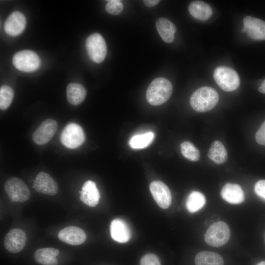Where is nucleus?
I'll return each instance as SVG.
<instances>
[{
	"instance_id": "1",
	"label": "nucleus",
	"mask_w": 265,
	"mask_h": 265,
	"mask_svg": "<svg viewBox=\"0 0 265 265\" xmlns=\"http://www.w3.org/2000/svg\"><path fill=\"white\" fill-rule=\"evenodd\" d=\"M218 100V94L214 88L203 86L193 93L190 98V104L196 111L204 112L212 109Z\"/></svg>"
},
{
	"instance_id": "2",
	"label": "nucleus",
	"mask_w": 265,
	"mask_h": 265,
	"mask_svg": "<svg viewBox=\"0 0 265 265\" xmlns=\"http://www.w3.org/2000/svg\"><path fill=\"white\" fill-rule=\"evenodd\" d=\"M172 90V85L169 80L164 78H156L147 89V101L153 106L162 105L170 98Z\"/></svg>"
},
{
	"instance_id": "3",
	"label": "nucleus",
	"mask_w": 265,
	"mask_h": 265,
	"mask_svg": "<svg viewBox=\"0 0 265 265\" xmlns=\"http://www.w3.org/2000/svg\"><path fill=\"white\" fill-rule=\"evenodd\" d=\"M213 78L218 85L225 91H234L240 84L238 73L232 68L225 66H220L214 69Z\"/></svg>"
},
{
	"instance_id": "4",
	"label": "nucleus",
	"mask_w": 265,
	"mask_h": 265,
	"mask_svg": "<svg viewBox=\"0 0 265 265\" xmlns=\"http://www.w3.org/2000/svg\"><path fill=\"white\" fill-rule=\"evenodd\" d=\"M230 237L228 225L223 221H218L209 227L205 235V241L209 245L219 247L226 244Z\"/></svg>"
},
{
	"instance_id": "5",
	"label": "nucleus",
	"mask_w": 265,
	"mask_h": 265,
	"mask_svg": "<svg viewBox=\"0 0 265 265\" xmlns=\"http://www.w3.org/2000/svg\"><path fill=\"white\" fill-rule=\"evenodd\" d=\"M13 64L18 70L24 72H32L40 66L39 56L33 51L25 50L16 53L13 57Z\"/></svg>"
},
{
	"instance_id": "6",
	"label": "nucleus",
	"mask_w": 265,
	"mask_h": 265,
	"mask_svg": "<svg viewBox=\"0 0 265 265\" xmlns=\"http://www.w3.org/2000/svg\"><path fill=\"white\" fill-rule=\"evenodd\" d=\"M85 48L90 58L100 63L105 59L107 52L106 45L103 37L98 33L90 35L86 39Z\"/></svg>"
},
{
	"instance_id": "7",
	"label": "nucleus",
	"mask_w": 265,
	"mask_h": 265,
	"mask_svg": "<svg viewBox=\"0 0 265 265\" xmlns=\"http://www.w3.org/2000/svg\"><path fill=\"white\" fill-rule=\"evenodd\" d=\"M85 141V134L82 128L75 123L68 124L60 134V141L68 148L75 149Z\"/></svg>"
},
{
	"instance_id": "8",
	"label": "nucleus",
	"mask_w": 265,
	"mask_h": 265,
	"mask_svg": "<svg viewBox=\"0 0 265 265\" xmlns=\"http://www.w3.org/2000/svg\"><path fill=\"white\" fill-rule=\"evenodd\" d=\"M4 189L10 200L13 202H24L30 197L27 185L17 177L8 179L4 184Z\"/></svg>"
},
{
	"instance_id": "9",
	"label": "nucleus",
	"mask_w": 265,
	"mask_h": 265,
	"mask_svg": "<svg viewBox=\"0 0 265 265\" xmlns=\"http://www.w3.org/2000/svg\"><path fill=\"white\" fill-rule=\"evenodd\" d=\"M57 124L52 119L45 120L32 134L33 142L39 145L47 143L56 132Z\"/></svg>"
},
{
	"instance_id": "10",
	"label": "nucleus",
	"mask_w": 265,
	"mask_h": 265,
	"mask_svg": "<svg viewBox=\"0 0 265 265\" xmlns=\"http://www.w3.org/2000/svg\"><path fill=\"white\" fill-rule=\"evenodd\" d=\"M242 32H246L253 40H265V21L251 16H245L243 19Z\"/></svg>"
},
{
	"instance_id": "11",
	"label": "nucleus",
	"mask_w": 265,
	"mask_h": 265,
	"mask_svg": "<svg viewBox=\"0 0 265 265\" xmlns=\"http://www.w3.org/2000/svg\"><path fill=\"white\" fill-rule=\"evenodd\" d=\"M151 194L157 203L162 209L169 207L172 202V197L168 187L162 182L155 181L150 185Z\"/></svg>"
},
{
	"instance_id": "12",
	"label": "nucleus",
	"mask_w": 265,
	"mask_h": 265,
	"mask_svg": "<svg viewBox=\"0 0 265 265\" xmlns=\"http://www.w3.org/2000/svg\"><path fill=\"white\" fill-rule=\"evenodd\" d=\"M26 241V233L22 230L14 228L8 232L5 237L4 245L9 252L16 253L21 251Z\"/></svg>"
},
{
	"instance_id": "13",
	"label": "nucleus",
	"mask_w": 265,
	"mask_h": 265,
	"mask_svg": "<svg viewBox=\"0 0 265 265\" xmlns=\"http://www.w3.org/2000/svg\"><path fill=\"white\" fill-rule=\"evenodd\" d=\"M33 187L38 192L54 195L58 191V186L54 180L48 173L40 172L35 177Z\"/></svg>"
},
{
	"instance_id": "14",
	"label": "nucleus",
	"mask_w": 265,
	"mask_h": 265,
	"mask_svg": "<svg viewBox=\"0 0 265 265\" xmlns=\"http://www.w3.org/2000/svg\"><path fill=\"white\" fill-rule=\"evenodd\" d=\"M58 238L65 243L78 245L85 241L86 236L85 232L80 228L70 226L61 230L58 233Z\"/></svg>"
},
{
	"instance_id": "15",
	"label": "nucleus",
	"mask_w": 265,
	"mask_h": 265,
	"mask_svg": "<svg viewBox=\"0 0 265 265\" xmlns=\"http://www.w3.org/2000/svg\"><path fill=\"white\" fill-rule=\"evenodd\" d=\"M26 26V19L24 15L18 11L12 12L4 23L6 33L11 36H18L24 30Z\"/></svg>"
},
{
	"instance_id": "16",
	"label": "nucleus",
	"mask_w": 265,
	"mask_h": 265,
	"mask_svg": "<svg viewBox=\"0 0 265 265\" xmlns=\"http://www.w3.org/2000/svg\"><path fill=\"white\" fill-rule=\"evenodd\" d=\"M80 193V200L86 205L94 207L98 204L100 195L94 182L88 180L85 182Z\"/></svg>"
},
{
	"instance_id": "17",
	"label": "nucleus",
	"mask_w": 265,
	"mask_h": 265,
	"mask_svg": "<svg viewBox=\"0 0 265 265\" xmlns=\"http://www.w3.org/2000/svg\"><path fill=\"white\" fill-rule=\"evenodd\" d=\"M110 231L112 238L120 243L129 240L131 233L127 224L121 219L113 220L110 224Z\"/></svg>"
},
{
	"instance_id": "18",
	"label": "nucleus",
	"mask_w": 265,
	"mask_h": 265,
	"mask_svg": "<svg viewBox=\"0 0 265 265\" xmlns=\"http://www.w3.org/2000/svg\"><path fill=\"white\" fill-rule=\"evenodd\" d=\"M220 194L223 199L233 204H240L244 200V192L237 184H226L222 187Z\"/></svg>"
},
{
	"instance_id": "19",
	"label": "nucleus",
	"mask_w": 265,
	"mask_h": 265,
	"mask_svg": "<svg viewBox=\"0 0 265 265\" xmlns=\"http://www.w3.org/2000/svg\"><path fill=\"white\" fill-rule=\"evenodd\" d=\"M156 26L164 42L171 43L173 41L176 27L170 21L165 18H159L156 21Z\"/></svg>"
},
{
	"instance_id": "20",
	"label": "nucleus",
	"mask_w": 265,
	"mask_h": 265,
	"mask_svg": "<svg viewBox=\"0 0 265 265\" xmlns=\"http://www.w3.org/2000/svg\"><path fill=\"white\" fill-rule=\"evenodd\" d=\"M58 249L48 247L40 248L36 251L34 255L35 261L43 265H57L58 261L56 257L58 255Z\"/></svg>"
},
{
	"instance_id": "21",
	"label": "nucleus",
	"mask_w": 265,
	"mask_h": 265,
	"mask_svg": "<svg viewBox=\"0 0 265 265\" xmlns=\"http://www.w3.org/2000/svg\"><path fill=\"white\" fill-rule=\"evenodd\" d=\"M188 11L195 19L205 21L212 15V9L207 3L200 0L192 1L188 6Z\"/></svg>"
},
{
	"instance_id": "22",
	"label": "nucleus",
	"mask_w": 265,
	"mask_h": 265,
	"mask_svg": "<svg viewBox=\"0 0 265 265\" xmlns=\"http://www.w3.org/2000/svg\"><path fill=\"white\" fill-rule=\"evenodd\" d=\"M86 95L85 88L80 83H71L67 87V99L72 105H78L81 104L84 100Z\"/></svg>"
},
{
	"instance_id": "23",
	"label": "nucleus",
	"mask_w": 265,
	"mask_h": 265,
	"mask_svg": "<svg viewBox=\"0 0 265 265\" xmlns=\"http://www.w3.org/2000/svg\"><path fill=\"white\" fill-rule=\"evenodd\" d=\"M208 157L215 163L221 164L227 161L228 153L223 144L219 140H215L210 147Z\"/></svg>"
},
{
	"instance_id": "24",
	"label": "nucleus",
	"mask_w": 265,
	"mask_h": 265,
	"mask_svg": "<svg viewBox=\"0 0 265 265\" xmlns=\"http://www.w3.org/2000/svg\"><path fill=\"white\" fill-rule=\"evenodd\" d=\"M195 265H224L222 257L218 254L203 251L197 254L195 258Z\"/></svg>"
},
{
	"instance_id": "25",
	"label": "nucleus",
	"mask_w": 265,
	"mask_h": 265,
	"mask_svg": "<svg viewBox=\"0 0 265 265\" xmlns=\"http://www.w3.org/2000/svg\"><path fill=\"white\" fill-rule=\"evenodd\" d=\"M205 203L206 199L204 195L199 191H194L188 196L186 206L189 212L194 213L201 209Z\"/></svg>"
},
{
	"instance_id": "26",
	"label": "nucleus",
	"mask_w": 265,
	"mask_h": 265,
	"mask_svg": "<svg viewBox=\"0 0 265 265\" xmlns=\"http://www.w3.org/2000/svg\"><path fill=\"white\" fill-rule=\"evenodd\" d=\"M154 138V133L149 132L132 136L129 143L133 149H142L149 146L153 141Z\"/></svg>"
},
{
	"instance_id": "27",
	"label": "nucleus",
	"mask_w": 265,
	"mask_h": 265,
	"mask_svg": "<svg viewBox=\"0 0 265 265\" xmlns=\"http://www.w3.org/2000/svg\"><path fill=\"white\" fill-rule=\"evenodd\" d=\"M181 153L183 156L191 161H198L200 157V152L189 141H184L181 144Z\"/></svg>"
},
{
	"instance_id": "28",
	"label": "nucleus",
	"mask_w": 265,
	"mask_h": 265,
	"mask_svg": "<svg viewBox=\"0 0 265 265\" xmlns=\"http://www.w3.org/2000/svg\"><path fill=\"white\" fill-rule=\"evenodd\" d=\"M14 97V91L12 88L4 85L0 88V108L5 110L10 106Z\"/></svg>"
},
{
	"instance_id": "29",
	"label": "nucleus",
	"mask_w": 265,
	"mask_h": 265,
	"mask_svg": "<svg viewBox=\"0 0 265 265\" xmlns=\"http://www.w3.org/2000/svg\"><path fill=\"white\" fill-rule=\"evenodd\" d=\"M123 5L121 0H108L106 5V10L109 14L117 15L120 14L123 10Z\"/></svg>"
},
{
	"instance_id": "30",
	"label": "nucleus",
	"mask_w": 265,
	"mask_h": 265,
	"mask_svg": "<svg viewBox=\"0 0 265 265\" xmlns=\"http://www.w3.org/2000/svg\"><path fill=\"white\" fill-rule=\"evenodd\" d=\"M140 265H161L159 258L155 254L148 253L140 260Z\"/></svg>"
},
{
	"instance_id": "31",
	"label": "nucleus",
	"mask_w": 265,
	"mask_h": 265,
	"mask_svg": "<svg viewBox=\"0 0 265 265\" xmlns=\"http://www.w3.org/2000/svg\"><path fill=\"white\" fill-rule=\"evenodd\" d=\"M255 138L258 144L265 146V121L257 132Z\"/></svg>"
},
{
	"instance_id": "32",
	"label": "nucleus",
	"mask_w": 265,
	"mask_h": 265,
	"mask_svg": "<svg viewBox=\"0 0 265 265\" xmlns=\"http://www.w3.org/2000/svg\"><path fill=\"white\" fill-rule=\"evenodd\" d=\"M254 190L259 196L265 199V180L258 181L255 185Z\"/></svg>"
},
{
	"instance_id": "33",
	"label": "nucleus",
	"mask_w": 265,
	"mask_h": 265,
	"mask_svg": "<svg viewBox=\"0 0 265 265\" xmlns=\"http://www.w3.org/2000/svg\"><path fill=\"white\" fill-rule=\"evenodd\" d=\"M144 3L148 7L154 6L157 5L159 2V0H144Z\"/></svg>"
},
{
	"instance_id": "34",
	"label": "nucleus",
	"mask_w": 265,
	"mask_h": 265,
	"mask_svg": "<svg viewBox=\"0 0 265 265\" xmlns=\"http://www.w3.org/2000/svg\"><path fill=\"white\" fill-rule=\"evenodd\" d=\"M259 91L264 94H265V80L263 81L261 86L258 88Z\"/></svg>"
},
{
	"instance_id": "35",
	"label": "nucleus",
	"mask_w": 265,
	"mask_h": 265,
	"mask_svg": "<svg viewBox=\"0 0 265 265\" xmlns=\"http://www.w3.org/2000/svg\"><path fill=\"white\" fill-rule=\"evenodd\" d=\"M256 265H265V261L261 262L257 264Z\"/></svg>"
}]
</instances>
